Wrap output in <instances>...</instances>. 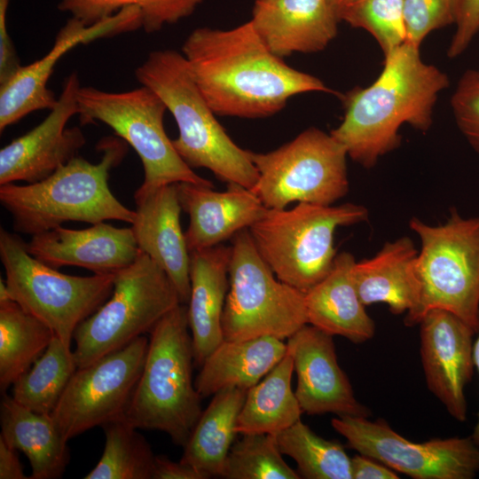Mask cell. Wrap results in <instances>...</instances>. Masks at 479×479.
I'll list each match as a JSON object with an SVG mask.
<instances>
[{
	"mask_svg": "<svg viewBox=\"0 0 479 479\" xmlns=\"http://www.w3.org/2000/svg\"><path fill=\"white\" fill-rule=\"evenodd\" d=\"M410 229L420 240L415 263L420 296L404 324L418 325L430 310H448L477 331L479 325V216L464 217L452 208L436 225L417 217Z\"/></svg>",
	"mask_w": 479,
	"mask_h": 479,
	"instance_id": "52a82bcc",
	"label": "cell"
},
{
	"mask_svg": "<svg viewBox=\"0 0 479 479\" xmlns=\"http://www.w3.org/2000/svg\"><path fill=\"white\" fill-rule=\"evenodd\" d=\"M287 344L273 336L224 340L205 359L194 381L206 398L226 388L249 389L286 355Z\"/></svg>",
	"mask_w": 479,
	"mask_h": 479,
	"instance_id": "4316f807",
	"label": "cell"
},
{
	"mask_svg": "<svg viewBox=\"0 0 479 479\" xmlns=\"http://www.w3.org/2000/svg\"><path fill=\"white\" fill-rule=\"evenodd\" d=\"M352 479H397L399 476L390 467L363 454L351 458Z\"/></svg>",
	"mask_w": 479,
	"mask_h": 479,
	"instance_id": "60d3db41",
	"label": "cell"
},
{
	"mask_svg": "<svg viewBox=\"0 0 479 479\" xmlns=\"http://www.w3.org/2000/svg\"><path fill=\"white\" fill-rule=\"evenodd\" d=\"M135 76L141 85L159 95L173 115L178 128L173 145L192 169L204 168L226 185L253 189L258 172L251 151L239 146L219 123L183 53L152 51L137 67Z\"/></svg>",
	"mask_w": 479,
	"mask_h": 479,
	"instance_id": "277c9868",
	"label": "cell"
},
{
	"mask_svg": "<svg viewBox=\"0 0 479 479\" xmlns=\"http://www.w3.org/2000/svg\"><path fill=\"white\" fill-rule=\"evenodd\" d=\"M74 351L56 335L41 357L12 385V398L39 413L51 414L77 370Z\"/></svg>",
	"mask_w": 479,
	"mask_h": 479,
	"instance_id": "4dcf8cb0",
	"label": "cell"
},
{
	"mask_svg": "<svg viewBox=\"0 0 479 479\" xmlns=\"http://www.w3.org/2000/svg\"><path fill=\"white\" fill-rule=\"evenodd\" d=\"M189 330L185 303L157 323L124 416L138 429L166 433L183 448L202 413L201 397L192 381L194 353Z\"/></svg>",
	"mask_w": 479,
	"mask_h": 479,
	"instance_id": "5b68a950",
	"label": "cell"
},
{
	"mask_svg": "<svg viewBox=\"0 0 479 479\" xmlns=\"http://www.w3.org/2000/svg\"><path fill=\"white\" fill-rule=\"evenodd\" d=\"M331 424L358 453L414 479H472L479 473V446L471 436L415 443L382 419L338 416Z\"/></svg>",
	"mask_w": 479,
	"mask_h": 479,
	"instance_id": "4fadbf2b",
	"label": "cell"
},
{
	"mask_svg": "<svg viewBox=\"0 0 479 479\" xmlns=\"http://www.w3.org/2000/svg\"><path fill=\"white\" fill-rule=\"evenodd\" d=\"M182 53L216 115L266 118L298 94L334 93L318 77L272 53L250 20L231 29L198 27L184 42Z\"/></svg>",
	"mask_w": 479,
	"mask_h": 479,
	"instance_id": "6da1fadb",
	"label": "cell"
},
{
	"mask_svg": "<svg viewBox=\"0 0 479 479\" xmlns=\"http://www.w3.org/2000/svg\"><path fill=\"white\" fill-rule=\"evenodd\" d=\"M294 360L287 349L283 358L247 390L237 418V434L276 435L301 420L302 410L292 389Z\"/></svg>",
	"mask_w": 479,
	"mask_h": 479,
	"instance_id": "f1b7e54d",
	"label": "cell"
},
{
	"mask_svg": "<svg viewBox=\"0 0 479 479\" xmlns=\"http://www.w3.org/2000/svg\"><path fill=\"white\" fill-rule=\"evenodd\" d=\"M474 363L475 369H476L479 374V325L477 331L475 333V338L474 342ZM475 443L479 446V412L477 417V421L475 425L473 434L471 436Z\"/></svg>",
	"mask_w": 479,
	"mask_h": 479,
	"instance_id": "ee69618b",
	"label": "cell"
},
{
	"mask_svg": "<svg viewBox=\"0 0 479 479\" xmlns=\"http://www.w3.org/2000/svg\"><path fill=\"white\" fill-rule=\"evenodd\" d=\"M297 376L294 391L302 412L369 418L338 364L333 336L306 324L287 339Z\"/></svg>",
	"mask_w": 479,
	"mask_h": 479,
	"instance_id": "ac0fdd59",
	"label": "cell"
},
{
	"mask_svg": "<svg viewBox=\"0 0 479 479\" xmlns=\"http://www.w3.org/2000/svg\"><path fill=\"white\" fill-rule=\"evenodd\" d=\"M100 459L84 479H153L155 455L146 439L125 419L102 426Z\"/></svg>",
	"mask_w": 479,
	"mask_h": 479,
	"instance_id": "d6a6232c",
	"label": "cell"
},
{
	"mask_svg": "<svg viewBox=\"0 0 479 479\" xmlns=\"http://www.w3.org/2000/svg\"><path fill=\"white\" fill-rule=\"evenodd\" d=\"M449 84L444 72L423 61L420 47L405 42L384 56L383 69L372 84L340 95L344 115L330 134L348 157L372 169L399 147L401 126L430 129L438 96Z\"/></svg>",
	"mask_w": 479,
	"mask_h": 479,
	"instance_id": "7a4b0ae2",
	"label": "cell"
},
{
	"mask_svg": "<svg viewBox=\"0 0 479 479\" xmlns=\"http://www.w3.org/2000/svg\"><path fill=\"white\" fill-rule=\"evenodd\" d=\"M232 240L229 290L222 318L224 340L288 339L308 324L305 294L274 277L248 229Z\"/></svg>",
	"mask_w": 479,
	"mask_h": 479,
	"instance_id": "8fae6325",
	"label": "cell"
},
{
	"mask_svg": "<svg viewBox=\"0 0 479 479\" xmlns=\"http://www.w3.org/2000/svg\"><path fill=\"white\" fill-rule=\"evenodd\" d=\"M250 156L258 172L251 191L267 208L294 201L334 205L349 192L348 153L330 132L310 127L273 151Z\"/></svg>",
	"mask_w": 479,
	"mask_h": 479,
	"instance_id": "7c38bea8",
	"label": "cell"
},
{
	"mask_svg": "<svg viewBox=\"0 0 479 479\" xmlns=\"http://www.w3.org/2000/svg\"><path fill=\"white\" fill-rule=\"evenodd\" d=\"M126 144L118 137H106L97 145L102 153L98 163L77 155L42 181L0 185V202L12 216L13 229L32 236L69 221L131 224L135 210L120 202L108 185L111 169L127 153Z\"/></svg>",
	"mask_w": 479,
	"mask_h": 479,
	"instance_id": "3957f363",
	"label": "cell"
},
{
	"mask_svg": "<svg viewBox=\"0 0 479 479\" xmlns=\"http://www.w3.org/2000/svg\"><path fill=\"white\" fill-rule=\"evenodd\" d=\"M2 438L28 459L31 479L62 476L69 462L68 440L51 414L34 412L4 395L0 404Z\"/></svg>",
	"mask_w": 479,
	"mask_h": 479,
	"instance_id": "484cf974",
	"label": "cell"
},
{
	"mask_svg": "<svg viewBox=\"0 0 479 479\" xmlns=\"http://www.w3.org/2000/svg\"><path fill=\"white\" fill-rule=\"evenodd\" d=\"M276 435L245 434L233 443L224 461L225 479H299L284 460Z\"/></svg>",
	"mask_w": 479,
	"mask_h": 479,
	"instance_id": "e575fe53",
	"label": "cell"
},
{
	"mask_svg": "<svg viewBox=\"0 0 479 479\" xmlns=\"http://www.w3.org/2000/svg\"><path fill=\"white\" fill-rule=\"evenodd\" d=\"M417 256L413 241L404 236L386 242L373 257L356 261L351 273L363 304L382 302L397 315L412 312L420 296Z\"/></svg>",
	"mask_w": 479,
	"mask_h": 479,
	"instance_id": "cb8c5ba5",
	"label": "cell"
},
{
	"mask_svg": "<svg viewBox=\"0 0 479 479\" xmlns=\"http://www.w3.org/2000/svg\"><path fill=\"white\" fill-rule=\"evenodd\" d=\"M80 87L78 75L73 72L43 121L0 150V185L42 181L78 155L86 138L80 128L67 124L78 114Z\"/></svg>",
	"mask_w": 479,
	"mask_h": 479,
	"instance_id": "2e32d148",
	"label": "cell"
},
{
	"mask_svg": "<svg viewBox=\"0 0 479 479\" xmlns=\"http://www.w3.org/2000/svg\"><path fill=\"white\" fill-rule=\"evenodd\" d=\"M330 4L336 10L337 14L338 11L349 4L351 0H328Z\"/></svg>",
	"mask_w": 479,
	"mask_h": 479,
	"instance_id": "bcb514c9",
	"label": "cell"
},
{
	"mask_svg": "<svg viewBox=\"0 0 479 479\" xmlns=\"http://www.w3.org/2000/svg\"><path fill=\"white\" fill-rule=\"evenodd\" d=\"M177 188L182 209L189 216L185 235L190 253L232 239L267 209L251 190L239 185H227L224 192L185 182Z\"/></svg>",
	"mask_w": 479,
	"mask_h": 479,
	"instance_id": "7402d4cb",
	"label": "cell"
},
{
	"mask_svg": "<svg viewBox=\"0 0 479 479\" xmlns=\"http://www.w3.org/2000/svg\"><path fill=\"white\" fill-rule=\"evenodd\" d=\"M13 298L5 279H0V302H12Z\"/></svg>",
	"mask_w": 479,
	"mask_h": 479,
	"instance_id": "f6af8a7d",
	"label": "cell"
},
{
	"mask_svg": "<svg viewBox=\"0 0 479 479\" xmlns=\"http://www.w3.org/2000/svg\"><path fill=\"white\" fill-rule=\"evenodd\" d=\"M456 30L449 44L447 56L461 55L479 33V0H461Z\"/></svg>",
	"mask_w": 479,
	"mask_h": 479,
	"instance_id": "f35d334b",
	"label": "cell"
},
{
	"mask_svg": "<svg viewBox=\"0 0 479 479\" xmlns=\"http://www.w3.org/2000/svg\"><path fill=\"white\" fill-rule=\"evenodd\" d=\"M54 334L12 301L0 302V389L5 391L41 357Z\"/></svg>",
	"mask_w": 479,
	"mask_h": 479,
	"instance_id": "f546056e",
	"label": "cell"
},
{
	"mask_svg": "<svg viewBox=\"0 0 479 479\" xmlns=\"http://www.w3.org/2000/svg\"><path fill=\"white\" fill-rule=\"evenodd\" d=\"M153 479H205L190 465L175 462L165 456H156Z\"/></svg>",
	"mask_w": 479,
	"mask_h": 479,
	"instance_id": "b9f144b4",
	"label": "cell"
},
{
	"mask_svg": "<svg viewBox=\"0 0 479 479\" xmlns=\"http://www.w3.org/2000/svg\"><path fill=\"white\" fill-rule=\"evenodd\" d=\"M142 27L141 11L137 6L122 8L114 15L87 26L71 17L57 34L51 50L41 59L21 67L0 85V131L30 113L52 109L58 98L47 83L58 61L70 50L97 39Z\"/></svg>",
	"mask_w": 479,
	"mask_h": 479,
	"instance_id": "9a60e30c",
	"label": "cell"
},
{
	"mask_svg": "<svg viewBox=\"0 0 479 479\" xmlns=\"http://www.w3.org/2000/svg\"><path fill=\"white\" fill-rule=\"evenodd\" d=\"M0 258L13 301L47 325L68 347L77 326L113 292L115 273L64 274L33 256L21 237L3 227Z\"/></svg>",
	"mask_w": 479,
	"mask_h": 479,
	"instance_id": "9c48e42d",
	"label": "cell"
},
{
	"mask_svg": "<svg viewBox=\"0 0 479 479\" xmlns=\"http://www.w3.org/2000/svg\"><path fill=\"white\" fill-rule=\"evenodd\" d=\"M131 228L139 250L158 263L171 279L181 303L190 298V251L180 224L183 211L177 184L134 193Z\"/></svg>",
	"mask_w": 479,
	"mask_h": 479,
	"instance_id": "d6986e66",
	"label": "cell"
},
{
	"mask_svg": "<svg viewBox=\"0 0 479 479\" xmlns=\"http://www.w3.org/2000/svg\"><path fill=\"white\" fill-rule=\"evenodd\" d=\"M461 0H404L406 43L420 47L431 32L455 24Z\"/></svg>",
	"mask_w": 479,
	"mask_h": 479,
	"instance_id": "8d00e7d4",
	"label": "cell"
},
{
	"mask_svg": "<svg viewBox=\"0 0 479 479\" xmlns=\"http://www.w3.org/2000/svg\"><path fill=\"white\" fill-rule=\"evenodd\" d=\"M27 248L56 269L72 265L95 274H114L140 253L131 227L118 228L105 222L82 230L58 226L32 235Z\"/></svg>",
	"mask_w": 479,
	"mask_h": 479,
	"instance_id": "ffe728a7",
	"label": "cell"
},
{
	"mask_svg": "<svg viewBox=\"0 0 479 479\" xmlns=\"http://www.w3.org/2000/svg\"><path fill=\"white\" fill-rule=\"evenodd\" d=\"M9 4L10 0H0V85L5 83L21 67L7 30Z\"/></svg>",
	"mask_w": 479,
	"mask_h": 479,
	"instance_id": "ab89813d",
	"label": "cell"
},
{
	"mask_svg": "<svg viewBox=\"0 0 479 479\" xmlns=\"http://www.w3.org/2000/svg\"><path fill=\"white\" fill-rule=\"evenodd\" d=\"M180 303L167 273L140 251L130 265L115 273L108 300L75 329L73 340L77 367L86 366L150 334Z\"/></svg>",
	"mask_w": 479,
	"mask_h": 479,
	"instance_id": "ba28073f",
	"label": "cell"
},
{
	"mask_svg": "<svg viewBox=\"0 0 479 479\" xmlns=\"http://www.w3.org/2000/svg\"><path fill=\"white\" fill-rule=\"evenodd\" d=\"M0 438V479H27L16 452Z\"/></svg>",
	"mask_w": 479,
	"mask_h": 479,
	"instance_id": "7bdbcfd3",
	"label": "cell"
},
{
	"mask_svg": "<svg viewBox=\"0 0 479 479\" xmlns=\"http://www.w3.org/2000/svg\"><path fill=\"white\" fill-rule=\"evenodd\" d=\"M203 0H59L58 8L87 26L105 20L120 10L137 6L142 27L148 33L160 31L192 15Z\"/></svg>",
	"mask_w": 479,
	"mask_h": 479,
	"instance_id": "836d02e7",
	"label": "cell"
},
{
	"mask_svg": "<svg viewBox=\"0 0 479 479\" xmlns=\"http://www.w3.org/2000/svg\"><path fill=\"white\" fill-rule=\"evenodd\" d=\"M338 17L370 33L384 56L406 41L404 0H351L338 11Z\"/></svg>",
	"mask_w": 479,
	"mask_h": 479,
	"instance_id": "d590c367",
	"label": "cell"
},
{
	"mask_svg": "<svg viewBox=\"0 0 479 479\" xmlns=\"http://www.w3.org/2000/svg\"><path fill=\"white\" fill-rule=\"evenodd\" d=\"M368 215L365 206L350 202H298L289 209L267 208L248 231L275 276L305 294L334 266L336 230L365 222Z\"/></svg>",
	"mask_w": 479,
	"mask_h": 479,
	"instance_id": "8992f818",
	"label": "cell"
},
{
	"mask_svg": "<svg viewBox=\"0 0 479 479\" xmlns=\"http://www.w3.org/2000/svg\"><path fill=\"white\" fill-rule=\"evenodd\" d=\"M419 325L427 386L452 418L464 421L467 415L465 388L475 369L476 331L455 314L441 309L428 310Z\"/></svg>",
	"mask_w": 479,
	"mask_h": 479,
	"instance_id": "e0dca14e",
	"label": "cell"
},
{
	"mask_svg": "<svg viewBox=\"0 0 479 479\" xmlns=\"http://www.w3.org/2000/svg\"><path fill=\"white\" fill-rule=\"evenodd\" d=\"M339 21L328 0H255L250 20L279 58L323 51L335 38Z\"/></svg>",
	"mask_w": 479,
	"mask_h": 479,
	"instance_id": "44dd1931",
	"label": "cell"
},
{
	"mask_svg": "<svg viewBox=\"0 0 479 479\" xmlns=\"http://www.w3.org/2000/svg\"><path fill=\"white\" fill-rule=\"evenodd\" d=\"M282 454L297 464L301 478L352 479L351 458L338 441L318 436L301 420L276 434Z\"/></svg>",
	"mask_w": 479,
	"mask_h": 479,
	"instance_id": "1f68e13d",
	"label": "cell"
},
{
	"mask_svg": "<svg viewBox=\"0 0 479 479\" xmlns=\"http://www.w3.org/2000/svg\"><path fill=\"white\" fill-rule=\"evenodd\" d=\"M356 263L349 252L337 254L328 275L305 293L308 324L354 343L375 334V323L367 314L352 279Z\"/></svg>",
	"mask_w": 479,
	"mask_h": 479,
	"instance_id": "d4e9b609",
	"label": "cell"
},
{
	"mask_svg": "<svg viewBox=\"0 0 479 479\" xmlns=\"http://www.w3.org/2000/svg\"><path fill=\"white\" fill-rule=\"evenodd\" d=\"M77 99V115L82 124L103 122L136 151L144 169L139 189L182 182L214 187L177 153L164 129L167 106L150 88L141 85L112 92L84 86L80 87Z\"/></svg>",
	"mask_w": 479,
	"mask_h": 479,
	"instance_id": "30bf717a",
	"label": "cell"
},
{
	"mask_svg": "<svg viewBox=\"0 0 479 479\" xmlns=\"http://www.w3.org/2000/svg\"><path fill=\"white\" fill-rule=\"evenodd\" d=\"M230 258L231 247L223 244L190 253L187 317L194 364L199 366L224 340L222 318L229 290Z\"/></svg>",
	"mask_w": 479,
	"mask_h": 479,
	"instance_id": "603a6c76",
	"label": "cell"
},
{
	"mask_svg": "<svg viewBox=\"0 0 479 479\" xmlns=\"http://www.w3.org/2000/svg\"><path fill=\"white\" fill-rule=\"evenodd\" d=\"M148 343L142 335L77 368L51 413L67 440L94 427L124 419L144 367Z\"/></svg>",
	"mask_w": 479,
	"mask_h": 479,
	"instance_id": "5bb4252c",
	"label": "cell"
},
{
	"mask_svg": "<svg viewBox=\"0 0 479 479\" xmlns=\"http://www.w3.org/2000/svg\"><path fill=\"white\" fill-rule=\"evenodd\" d=\"M451 106L459 131L479 155V67L461 75L452 95Z\"/></svg>",
	"mask_w": 479,
	"mask_h": 479,
	"instance_id": "74e56055",
	"label": "cell"
},
{
	"mask_svg": "<svg viewBox=\"0 0 479 479\" xmlns=\"http://www.w3.org/2000/svg\"><path fill=\"white\" fill-rule=\"evenodd\" d=\"M246 394V389L239 388L216 392L184 446L180 461L194 467L205 479L221 477Z\"/></svg>",
	"mask_w": 479,
	"mask_h": 479,
	"instance_id": "83f0119b",
	"label": "cell"
}]
</instances>
